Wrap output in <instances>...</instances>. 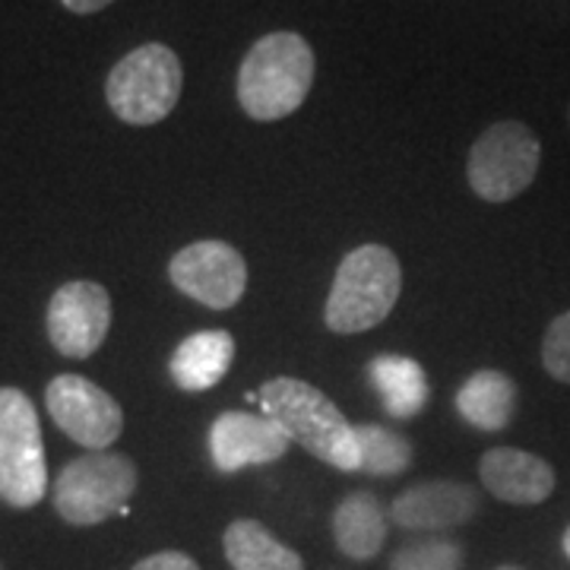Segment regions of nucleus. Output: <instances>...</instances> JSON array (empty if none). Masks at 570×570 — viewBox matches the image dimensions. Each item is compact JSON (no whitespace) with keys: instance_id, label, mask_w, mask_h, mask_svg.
<instances>
[{"instance_id":"1","label":"nucleus","mask_w":570,"mask_h":570,"mask_svg":"<svg viewBox=\"0 0 570 570\" xmlns=\"http://www.w3.org/2000/svg\"><path fill=\"white\" fill-rule=\"evenodd\" d=\"M257 403L288 434V441L302 444L321 463L340 472L362 469L355 425H348L343 409L324 390L298 377H269L257 393Z\"/></svg>"},{"instance_id":"2","label":"nucleus","mask_w":570,"mask_h":570,"mask_svg":"<svg viewBox=\"0 0 570 570\" xmlns=\"http://www.w3.org/2000/svg\"><path fill=\"white\" fill-rule=\"evenodd\" d=\"M314 86V51L298 32H269L250 45L238 67V105L247 118L283 121L305 105Z\"/></svg>"},{"instance_id":"3","label":"nucleus","mask_w":570,"mask_h":570,"mask_svg":"<svg viewBox=\"0 0 570 570\" xmlns=\"http://www.w3.org/2000/svg\"><path fill=\"white\" fill-rule=\"evenodd\" d=\"M403 292L400 257L384 245H362L348 250L333 276L326 295L324 324L340 333H367L390 317Z\"/></svg>"},{"instance_id":"4","label":"nucleus","mask_w":570,"mask_h":570,"mask_svg":"<svg viewBox=\"0 0 570 570\" xmlns=\"http://www.w3.org/2000/svg\"><path fill=\"white\" fill-rule=\"evenodd\" d=\"M181 58L159 41H149L124 55L105 80L108 108L130 127L165 121L181 99Z\"/></svg>"},{"instance_id":"5","label":"nucleus","mask_w":570,"mask_h":570,"mask_svg":"<svg viewBox=\"0 0 570 570\" xmlns=\"http://www.w3.org/2000/svg\"><path fill=\"white\" fill-rule=\"evenodd\" d=\"M137 466L130 456L92 450L70 460L55 479V510L70 527H96L121 508L137 491Z\"/></svg>"},{"instance_id":"6","label":"nucleus","mask_w":570,"mask_h":570,"mask_svg":"<svg viewBox=\"0 0 570 570\" xmlns=\"http://www.w3.org/2000/svg\"><path fill=\"white\" fill-rule=\"evenodd\" d=\"M542 142L523 121H498L479 134L466 163L472 194L485 204L517 200L539 175Z\"/></svg>"},{"instance_id":"7","label":"nucleus","mask_w":570,"mask_h":570,"mask_svg":"<svg viewBox=\"0 0 570 570\" xmlns=\"http://www.w3.org/2000/svg\"><path fill=\"white\" fill-rule=\"evenodd\" d=\"M48 491L39 412L17 387H0V501L17 510L39 504Z\"/></svg>"},{"instance_id":"8","label":"nucleus","mask_w":570,"mask_h":570,"mask_svg":"<svg viewBox=\"0 0 570 570\" xmlns=\"http://www.w3.org/2000/svg\"><path fill=\"white\" fill-rule=\"evenodd\" d=\"M45 406L55 425L80 448L108 450L124 431L121 403L80 374H58L45 390Z\"/></svg>"},{"instance_id":"9","label":"nucleus","mask_w":570,"mask_h":570,"mask_svg":"<svg viewBox=\"0 0 570 570\" xmlns=\"http://www.w3.org/2000/svg\"><path fill=\"white\" fill-rule=\"evenodd\" d=\"M171 285L209 311H228L245 298L247 264L238 247L228 242H194L181 247L168 264Z\"/></svg>"},{"instance_id":"10","label":"nucleus","mask_w":570,"mask_h":570,"mask_svg":"<svg viewBox=\"0 0 570 570\" xmlns=\"http://www.w3.org/2000/svg\"><path fill=\"white\" fill-rule=\"evenodd\" d=\"M48 340L63 358H89L111 330V295L92 279L63 283L48 302Z\"/></svg>"},{"instance_id":"11","label":"nucleus","mask_w":570,"mask_h":570,"mask_svg":"<svg viewBox=\"0 0 570 570\" xmlns=\"http://www.w3.org/2000/svg\"><path fill=\"white\" fill-rule=\"evenodd\" d=\"M288 444V434L264 412H223L209 428V456L219 472L276 463Z\"/></svg>"},{"instance_id":"12","label":"nucleus","mask_w":570,"mask_h":570,"mask_svg":"<svg viewBox=\"0 0 570 570\" xmlns=\"http://www.w3.org/2000/svg\"><path fill=\"white\" fill-rule=\"evenodd\" d=\"M479 510V491L466 482H419L393 498L390 520L409 532H441L463 527Z\"/></svg>"},{"instance_id":"13","label":"nucleus","mask_w":570,"mask_h":570,"mask_svg":"<svg viewBox=\"0 0 570 570\" xmlns=\"http://www.w3.org/2000/svg\"><path fill=\"white\" fill-rule=\"evenodd\" d=\"M479 479L489 494H494L504 504H517V508H535V504L549 501L551 491L558 485L549 460L517 448L485 450L479 460Z\"/></svg>"},{"instance_id":"14","label":"nucleus","mask_w":570,"mask_h":570,"mask_svg":"<svg viewBox=\"0 0 570 570\" xmlns=\"http://www.w3.org/2000/svg\"><path fill=\"white\" fill-rule=\"evenodd\" d=\"M235 362V340L228 330H200L190 333L181 346L171 352L168 371L175 384L187 393H204L223 384Z\"/></svg>"},{"instance_id":"15","label":"nucleus","mask_w":570,"mask_h":570,"mask_svg":"<svg viewBox=\"0 0 570 570\" xmlns=\"http://www.w3.org/2000/svg\"><path fill=\"white\" fill-rule=\"evenodd\" d=\"M456 412L469 428L498 434L517 415V384L498 367H482L456 393Z\"/></svg>"},{"instance_id":"16","label":"nucleus","mask_w":570,"mask_h":570,"mask_svg":"<svg viewBox=\"0 0 570 570\" xmlns=\"http://www.w3.org/2000/svg\"><path fill=\"white\" fill-rule=\"evenodd\" d=\"M333 539L352 561L377 558L387 542V513L371 491H352L333 510Z\"/></svg>"},{"instance_id":"17","label":"nucleus","mask_w":570,"mask_h":570,"mask_svg":"<svg viewBox=\"0 0 570 570\" xmlns=\"http://www.w3.org/2000/svg\"><path fill=\"white\" fill-rule=\"evenodd\" d=\"M367 377L393 419H415L428 406L431 387L425 367L409 355H377L367 365Z\"/></svg>"},{"instance_id":"18","label":"nucleus","mask_w":570,"mask_h":570,"mask_svg":"<svg viewBox=\"0 0 570 570\" xmlns=\"http://www.w3.org/2000/svg\"><path fill=\"white\" fill-rule=\"evenodd\" d=\"M223 549L235 570H305L302 554L279 542L261 520H235L225 530Z\"/></svg>"},{"instance_id":"19","label":"nucleus","mask_w":570,"mask_h":570,"mask_svg":"<svg viewBox=\"0 0 570 570\" xmlns=\"http://www.w3.org/2000/svg\"><path fill=\"white\" fill-rule=\"evenodd\" d=\"M355 441L362 453V472L367 475H400L412 463V444L384 425H355Z\"/></svg>"},{"instance_id":"20","label":"nucleus","mask_w":570,"mask_h":570,"mask_svg":"<svg viewBox=\"0 0 570 570\" xmlns=\"http://www.w3.org/2000/svg\"><path fill=\"white\" fill-rule=\"evenodd\" d=\"M463 549L450 539H419L393 554L390 570H460Z\"/></svg>"},{"instance_id":"21","label":"nucleus","mask_w":570,"mask_h":570,"mask_svg":"<svg viewBox=\"0 0 570 570\" xmlns=\"http://www.w3.org/2000/svg\"><path fill=\"white\" fill-rule=\"evenodd\" d=\"M542 367L558 384H570V311L558 314L542 340Z\"/></svg>"},{"instance_id":"22","label":"nucleus","mask_w":570,"mask_h":570,"mask_svg":"<svg viewBox=\"0 0 570 570\" xmlns=\"http://www.w3.org/2000/svg\"><path fill=\"white\" fill-rule=\"evenodd\" d=\"M130 570H200L197 561L184 551H156L149 558L137 561Z\"/></svg>"},{"instance_id":"23","label":"nucleus","mask_w":570,"mask_h":570,"mask_svg":"<svg viewBox=\"0 0 570 570\" xmlns=\"http://www.w3.org/2000/svg\"><path fill=\"white\" fill-rule=\"evenodd\" d=\"M61 3L70 10V13H80V17H86V13H99V10H105V7H111L115 0H61Z\"/></svg>"},{"instance_id":"24","label":"nucleus","mask_w":570,"mask_h":570,"mask_svg":"<svg viewBox=\"0 0 570 570\" xmlns=\"http://www.w3.org/2000/svg\"><path fill=\"white\" fill-rule=\"evenodd\" d=\"M564 554L570 558V527H568V532H564Z\"/></svg>"},{"instance_id":"25","label":"nucleus","mask_w":570,"mask_h":570,"mask_svg":"<svg viewBox=\"0 0 570 570\" xmlns=\"http://www.w3.org/2000/svg\"><path fill=\"white\" fill-rule=\"evenodd\" d=\"M498 570H523V568H517V564H501Z\"/></svg>"},{"instance_id":"26","label":"nucleus","mask_w":570,"mask_h":570,"mask_svg":"<svg viewBox=\"0 0 570 570\" xmlns=\"http://www.w3.org/2000/svg\"><path fill=\"white\" fill-rule=\"evenodd\" d=\"M568 124H570V108H568Z\"/></svg>"},{"instance_id":"27","label":"nucleus","mask_w":570,"mask_h":570,"mask_svg":"<svg viewBox=\"0 0 570 570\" xmlns=\"http://www.w3.org/2000/svg\"><path fill=\"white\" fill-rule=\"evenodd\" d=\"M0 570H3V568H0Z\"/></svg>"}]
</instances>
